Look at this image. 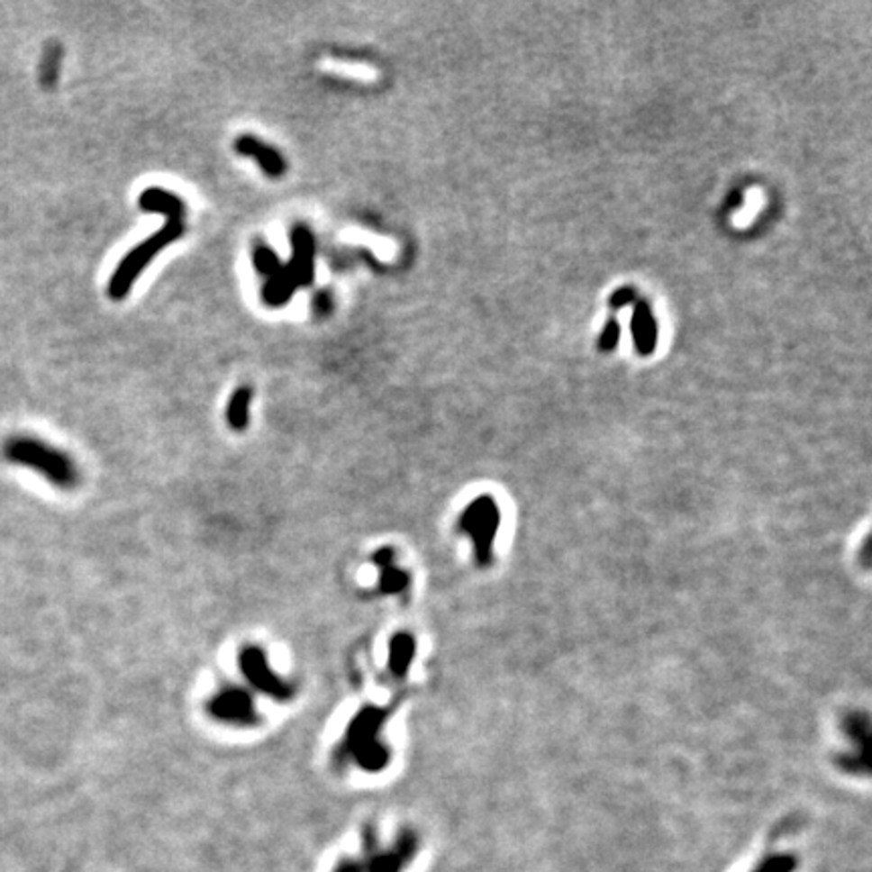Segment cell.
Instances as JSON below:
<instances>
[{
  "label": "cell",
  "instance_id": "6da1fadb",
  "mask_svg": "<svg viewBox=\"0 0 872 872\" xmlns=\"http://www.w3.org/2000/svg\"><path fill=\"white\" fill-rule=\"evenodd\" d=\"M140 208L146 213L164 214L168 218V223L160 231L154 232L152 237L146 239L144 242H140L138 247H133L130 253L122 259V263L117 265V269L114 271L112 279H109V285H107V295L115 301H120L128 295L132 285L136 283L141 269H144L146 265H150V261H152L162 249H166L170 242L180 239L184 234V214H186V204H184V200L180 196H176L174 192L162 190V188H148L141 192Z\"/></svg>",
  "mask_w": 872,
  "mask_h": 872
},
{
  "label": "cell",
  "instance_id": "7a4b0ae2",
  "mask_svg": "<svg viewBox=\"0 0 872 872\" xmlns=\"http://www.w3.org/2000/svg\"><path fill=\"white\" fill-rule=\"evenodd\" d=\"M3 457L8 463L32 468L35 473L43 475L57 489L71 491L79 483V471L73 459L35 436H11L3 444Z\"/></svg>",
  "mask_w": 872,
  "mask_h": 872
},
{
  "label": "cell",
  "instance_id": "3957f363",
  "mask_svg": "<svg viewBox=\"0 0 872 872\" xmlns=\"http://www.w3.org/2000/svg\"><path fill=\"white\" fill-rule=\"evenodd\" d=\"M388 713L366 705L348 723L346 735L338 748L340 759L354 761L364 771H380L390 761V751L380 740V729Z\"/></svg>",
  "mask_w": 872,
  "mask_h": 872
},
{
  "label": "cell",
  "instance_id": "277c9868",
  "mask_svg": "<svg viewBox=\"0 0 872 872\" xmlns=\"http://www.w3.org/2000/svg\"><path fill=\"white\" fill-rule=\"evenodd\" d=\"M291 261L271 275L261 289V299L271 307L285 305L297 287H309L313 283L315 239L304 224H297L291 231Z\"/></svg>",
  "mask_w": 872,
  "mask_h": 872
},
{
  "label": "cell",
  "instance_id": "5b68a950",
  "mask_svg": "<svg viewBox=\"0 0 872 872\" xmlns=\"http://www.w3.org/2000/svg\"><path fill=\"white\" fill-rule=\"evenodd\" d=\"M239 670L249 685L275 701H291L295 697V686L275 673L267 659V652L257 644H247L239 652Z\"/></svg>",
  "mask_w": 872,
  "mask_h": 872
},
{
  "label": "cell",
  "instance_id": "8992f818",
  "mask_svg": "<svg viewBox=\"0 0 872 872\" xmlns=\"http://www.w3.org/2000/svg\"><path fill=\"white\" fill-rule=\"evenodd\" d=\"M206 711L213 719L221 723L239 725V727H253L259 723V713L255 707V699L247 689L242 686H223L221 691L214 693V697L206 703Z\"/></svg>",
  "mask_w": 872,
  "mask_h": 872
},
{
  "label": "cell",
  "instance_id": "52a82bcc",
  "mask_svg": "<svg viewBox=\"0 0 872 872\" xmlns=\"http://www.w3.org/2000/svg\"><path fill=\"white\" fill-rule=\"evenodd\" d=\"M234 152L241 156H250L255 158L257 164L261 166V170L271 176V178H281V176L287 172V162L281 156L279 150H275L271 146H267L265 141H261L255 136H241L234 140Z\"/></svg>",
  "mask_w": 872,
  "mask_h": 872
},
{
  "label": "cell",
  "instance_id": "ba28073f",
  "mask_svg": "<svg viewBox=\"0 0 872 872\" xmlns=\"http://www.w3.org/2000/svg\"><path fill=\"white\" fill-rule=\"evenodd\" d=\"M374 564L380 569V592L382 594H398L406 588L408 577L400 568L394 564V551L390 548H382L372 556Z\"/></svg>",
  "mask_w": 872,
  "mask_h": 872
},
{
  "label": "cell",
  "instance_id": "9c48e42d",
  "mask_svg": "<svg viewBox=\"0 0 872 872\" xmlns=\"http://www.w3.org/2000/svg\"><path fill=\"white\" fill-rule=\"evenodd\" d=\"M632 333H634V343L639 348L640 354L650 356L657 346V323H654V317L650 313L649 304H636L634 309V320H632Z\"/></svg>",
  "mask_w": 872,
  "mask_h": 872
},
{
  "label": "cell",
  "instance_id": "30bf717a",
  "mask_svg": "<svg viewBox=\"0 0 872 872\" xmlns=\"http://www.w3.org/2000/svg\"><path fill=\"white\" fill-rule=\"evenodd\" d=\"M250 400H253V390L250 386H239L237 390L226 404V422L232 431H245L249 426L250 416Z\"/></svg>",
  "mask_w": 872,
  "mask_h": 872
},
{
  "label": "cell",
  "instance_id": "8fae6325",
  "mask_svg": "<svg viewBox=\"0 0 872 872\" xmlns=\"http://www.w3.org/2000/svg\"><path fill=\"white\" fill-rule=\"evenodd\" d=\"M414 654V640L408 634H396L390 640V657L388 667L394 677H404L408 673L410 660Z\"/></svg>",
  "mask_w": 872,
  "mask_h": 872
},
{
  "label": "cell",
  "instance_id": "7c38bea8",
  "mask_svg": "<svg viewBox=\"0 0 872 872\" xmlns=\"http://www.w3.org/2000/svg\"><path fill=\"white\" fill-rule=\"evenodd\" d=\"M61 55H63V51L57 43H49L45 47L43 63H41V83H43V87H53L55 86L57 73H59V63H61Z\"/></svg>",
  "mask_w": 872,
  "mask_h": 872
},
{
  "label": "cell",
  "instance_id": "4fadbf2b",
  "mask_svg": "<svg viewBox=\"0 0 872 872\" xmlns=\"http://www.w3.org/2000/svg\"><path fill=\"white\" fill-rule=\"evenodd\" d=\"M253 265H255V269L259 273L267 277V279H269L271 275H275L283 267L281 259L277 257L275 250L271 247L263 245V242H259V245L253 250Z\"/></svg>",
  "mask_w": 872,
  "mask_h": 872
},
{
  "label": "cell",
  "instance_id": "5bb4252c",
  "mask_svg": "<svg viewBox=\"0 0 872 872\" xmlns=\"http://www.w3.org/2000/svg\"><path fill=\"white\" fill-rule=\"evenodd\" d=\"M618 338H620V325L616 320H610L606 327H604V333L600 338V350L604 351L614 350L618 346Z\"/></svg>",
  "mask_w": 872,
  "mask_h": 872
},
{
  "label": "cell",
  "instance_id": "9a60e30c",
  "mask_svg": "<svg viewBox=\"0 0 872 872\" xmlns=\"http://www.w3.org/2000/svg\"><path fill=\"white\" fill-rule=\"evenodd\" d=\"M313 307H315V313L317 315H330L332 313V309H333V299H332V293L330 291H320L317 293V297L313 301Z\"/></svg>",
  "mask_w": 872,
  "mask_h": 872
},
{
  "label": "cell",
  "instance_id": "2e32d148",
  "mask_svg": "<svg viewBox=\"0 0 872 872\" xmlns=\"http://www.w3.org/2000/svg\"><path fill=\"white\" fill-rule=\"evenodd\" d=\"M632 299H634V291H632V289H628V287H624V289H618V291L614 293V295L610 297V305H612V307H616V309H620V307H624L626 304H631Z\"/></svg>",
  "mask_w": 872,
  "mask_h": 872
},
{
  "label": "cell",
  "instance_id": "e0dca14e",
  "mask_svg": "<svg viewBox=\"0 0 872 872\" xmlns=\"http://www.w3.org/2000/svg\"><path fill=\"white\" fill-rule=\"evenodd\" d=\"M362 870V867L358 865V862L354 860H343L338 865V868H335V872H359Z\"/></svg>",
  "mask_w": 872,
  "mask_h": 872
}]
</instances>
